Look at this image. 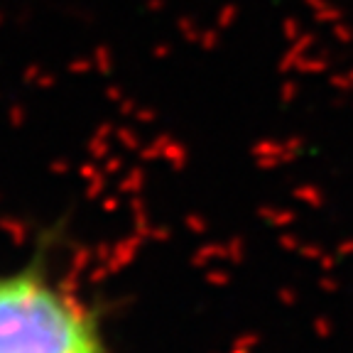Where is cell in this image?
I'll return each instance as SVG.
<instances>
[{
    "label": "cell",
    "mask_w": 353,
    "mask_h": 353,
    "mask_svg": "<svg viewBox=\"0 0 353 353\" xmlns=\"http://www.w3.org/2000/svg\"><path fill=\"white\" fill-rule=\"evenodd\" d=\"M0 353H99L81 309L28 275L0 280Z\"/></svg>",
    "instance_id": "1"
}]
</instances>
